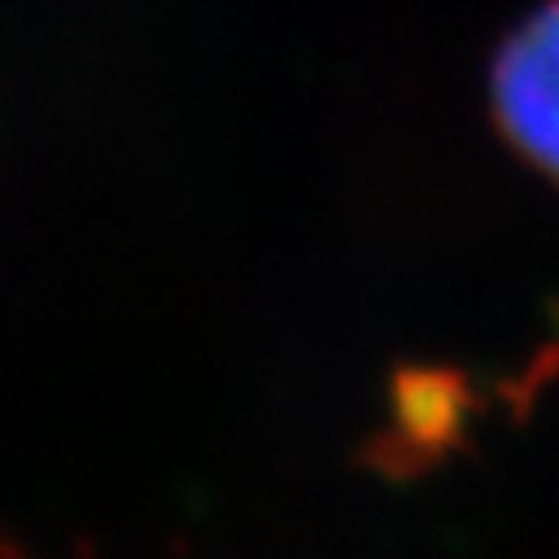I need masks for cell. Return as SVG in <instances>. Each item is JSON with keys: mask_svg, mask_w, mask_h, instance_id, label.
Here are the masks:
<instances>
[{"mask_svg": "<svg viewBox=\"0 0 559 559\" xmlns=\"http://www.w3.org/2000/svg\"><path fill=\"white\" fill-rule=\"evenodd\" d=\"M0 559H27V555H23L14 542H5V537H0Z\"/></svg>", "mask_w": 559, "mask_h": 559, "instance_id": "2", "label": "cell"}, {"mask_svg": "<svg viewBox=\"0 0 559 559\" xmlns=\"http://www.w3.org/2000/svg\"><path fill=\"white\" fill-rule=\"evenodd\" d=\"M489 110L507 146L559 186V0L537 5L498 45L489 67Z\"/></svg>", "mask_w": 559, "mask_h": 559, "instance_id": "1", "label": "cell"}]
</instances>
